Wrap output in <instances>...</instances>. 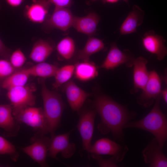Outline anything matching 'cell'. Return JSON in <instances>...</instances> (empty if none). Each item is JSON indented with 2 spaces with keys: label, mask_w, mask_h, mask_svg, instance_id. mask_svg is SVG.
Listing matches in <instances>:
<instances>
[{
  "label": "cell",
  "mask_w": 167,
  "mask_h": 167,
  "mask_svg": "<svg viewBox=\"0 0 167 167\" xmlns=\"http://www.w3.org/2000/svg\"><path fill=\"white\" fill-rule=\"evenodd\" d=\"M91 105L101 118L97 126L99 131L103 134L111 133L114 139L123 142L125 126L135 118L136 113L101 92L95 94Z\"/></svg>",
  "instance_id": "cell-1"
},
{
  "label": "cell",
  "mask_w": 167,
  "mask_h": 167,
  "mask_svg": "<svg viewBox=\"0 0 167 167\" xmlns=\"http://www.w3.org/2000/svg\"><path fill=\"white\" fill-rule=\"evenodd\" d=\"M161 94L156 99L152 109L142 119L134 122H129L125 128H134L148 131L152 134L157 139L163 150L167 139V119L160 108Z\"/></svg>",
  "instance_id": "cell-2"
},
{
  "label": "cell",
  "mask_w": 167,
  "mask_h": 167,
  "mask_svg": "<svg viewBox=\"0 0 167 167\" xmlns=\"http://www.w3.org/2000/svg\"><path fill=\"white\" fill-rule=\"evenodd\" d=\"M41 81L43 110L51 137L55 135L56 131L60 126L62 113L66 106L59 94L49 90L45 79Z\"/></svg>",
  "instance_id": "cell-3"
},
{
  "label": "cell",
  "mask_w": 167,
  "mask_h": 167,
  "mask_svg": "<svg viewBox=\"0 0 167 167\" xmlns=\"http://www.w3.org/2000/svg\"><path fill=\"white\" fill-rule=\"evenodd\" d=\"M36 90V85L33 83L8 90L7 95L10 102L14 117L25 108L35 105L36 97L34 93Z\"/></svg>",
  "instance_id": "cell-4"
},
{
  "label": "cell",
  "mask_w": 167,
  "mask_h": 167,
  "mask_svg": "<svg viewBox=\"0 0 167 167\" xmlns=\"http://www.w3.org/2000/svg\"><path fill=\"white\" fill-rule=\"evenodd\" d=\"M14 117L19 124H25L33 129L35 133L32 137L45 135L49 133L47 121L41 108L27 107Z\"/></svg>",
  "instance_id": "cell-5"
},
{
  "label": "cell",
  "mask_w": 167,
  "mask_h": 167,
  "mask_svg": "<svg viewBox=\"0 0 167 167\" xmlns=\"http://www.w3.org/2000/svg\"><path fill=\"white\" fill-rule=\"evenodd\" d=\"M79 121L76 126L82 140L83 149L88 153L92 145L94 130V122L97 112L92 105L91 108L82 107L77 111Z\"/></svg>",
  "instance_id": "cell-6"
},
{
  "label": "cell",
  "mask_w": 167,
  "mask_h": 167,
  "mask_svg": "<svg viewBox=\"0 0 167 167\" xmlns=\"http://www.w3.org/2000/svg\"><path fill=\"white\" fill-rule=\"evenodd\" d=\"M128 150L126 144L117 143L109 138H102L92 144L89 153L111 155L119 162L123 159Z\"/></svg>",
  "instance_id": "cell-7"
},
{
  "label": "cell",
  "mask_w": 167,
  "mask_h": 167,
  "mask_svg": "<svg viewBox=\"0 0 167 167\" xmlns=\"http://www.w3.org/2000/svg\"><path fill=\"white\" fill-rule=\"evenodd\" d=\"M50 142V138L45 135L33 137L31 139V144L22 147V150L35 162L43 167L49 166L46 156Z\"/></svg>",
  "instance_id": "cell-8"
},
{
  "label": "cell",
  "mask_w": 167,
  "mask_h": 167,
  "mask_svg": "<svg viewBox=\"0 0 167 167\" xmlns=\"http://www.w3.org/2000/svg\"><path fill=\"white\" fill-rule=\"evenodd\" d=\"M135 58L129 50L122 51L114 42L111 44L106 58L99 67L107 70H113L122 64L131 67L133 66Z\"/></svg>",
  "instance_id": "cell-9"
},
{
  "label": "cell",
  "mask_w": 167,
  "mask_h": 167,
  "mask_svg": "<svg viewBox=\"0 0 167 167\" xmlns=\"http://www.w3.org/2000/svg\"><path fill=\"white\" fill-rule=\"evenodd\" d=\"M74 129L67 133L58 135H54L51 137L48 156L58 160L57 155L60 152L63 158L66 159L71 158L74 155L76 146L74 143L70 142L69 136Z\"/></svg>",
  "instance_id": "cell-10"
},
{
  "label": "cell",
  "mask_w": 167,
  "mask_h": 167,
  "mask_svg": "<svg viewBox=\"0 0 167 167\" xmlns=\"http://www.w3.org/2000/svg\"><path fill=\"white\" fill-rule=\"evenodd\" d=\"M148 81L142 92L137 98L138 104L143 107L151 106L161 94V79L157 73L153 70L149 72Z\"/></svg>",
  "instance_id": "cell-11"
},
{
  "label": "cell",
  "mask_w": 167,
  "mask_h": 167,
  "mask_svg": "<svg viewBox=\"0 0 167 167\" xmlns=\"http://www.w3.org/2000/svg\"><path fill=\"white\" fill-rule=\"evenodd\" d=\"M74 16L69 8L55 7L51 15L44 23V28L47 30L58 29L66 31L72 27Z\"/></svg>",
  "instance_id": "cell-12"
},
{
  "label": "cell",
  "mask_w": 167,
  "mask_h": 167,
  "mask_svg": "<svg viewBox=\"0 0 167 167\" xmlns=\"http://www.w3.org/2000/svg\"><path fill=\"white\" fill-rule=\"evenodd\" d=\"M143 46L148 52L155 54L159 61L163 60L167 54L165 40L161 36L151 30L146 32L142 39Z\"/></svg>",
  "instance_id": "cell-13"
},
{
  "label": "cell",
  "mask_w": 167,
  "mask_h": 167,
  "mask_svg": "<svg viewBox=\"0 0 167 167\" xmlns=\"http://www.w3.org/2000/svg\"><path fill=\"white\" fill-rule=\"evenodd\" d=\"M162 150L157 139H152L142 152L145 163L151 167H167V158Z\"/></svg>",
  "instance_id": "cell-14"
},
{
  "label": "cell",
  "mask_w": 167,
  "mask_h": 167,
  "mask_svg": "<svg viewBox=\"0 0 167 167\" xmlns=\"http://www.w3.org/2000/svg\"><path fill=\"white\" fill-rule=\"evenodd\" d=\"M63 90L65 92L67 101L71 109L77 111L84 105L86 99L91 96L70 80L64 84Z\"/></svg>",
  "instance_id": "cell-15"
},
{
  "label": "cell",
  "mask_w": 167,
  "mask_h": 167,
  "mask_svg": "<svg viewBox=\"0 0 167 167\" xmlns=\"http://www.w3.org/2000/svg\"><path fill=\"white\" fill-rule=\"evenodd\" d=\"M20 124L12 114L11 105L0 104V127L4 131V136H16L20 129Z\"/></svg>",
  "instance_id": "cell-16"
},
{
  "label": "cell",
  "mask_w": 167,
  "mask_h": 167,
  "mask_svg": "<svg viewBox=\"0 0 167 167\" xmlns=\"http://www.w3.org/2000/svg\"><path fill=\"white\" fill-rule=\"evenodd\" d=\"M148 62L142 57L135 58L133 66V87L130 90L131 94H135L139 90H142L146 85L149 74L147 68Z\"/></svg>",
  "instance_id": "cell-17"
},
{
  "label": "cell",
  "mask_w": 167,
  "mask_h": 167,
  "mask_svg": "<svg viewBox=\"0 0 167 167\" xmlns=\"http://www.w3.org/2000/svg\"><path fill=\"white\" fill-rule=\"evenodd\" d=\"M100 20L97 14L91 12L85 16H74L72 27L77 32L90 36L95 34Z\"/></svg>",
  "instance_id": "cell-18"
},
{
  "label": "cell",
  "mask_w": 167,
  "mask_h": 167,
  "mask_svg": "<svg viewBox=\"0 0 167 167\" xmlns=\"http://www.w3.org/2000/svg\"><path fill=\"white\" fill-rule=\"evenodd\" d=\"M48 0H32V3L26 6L25 14L31 22L44 23L47 17L49 6Z\"/></svg>",
  "instance_id": "cell-19"
},
{
  "label": "cell",
  "mask_w": 167,
  "mask_h": 167,
  "mask_svg": "<svg viewBox=\"0 0 167 167\" xmlns=\"http://www.w3.org/2000/svg\"><path fill=\"white\" fill-rule=\"evenodd\" d=\"M144 16V11L138 6L134 5L120 28L121 35L136 32L137 28L143 23Z\"/></svg>",
  "instance_id": "cell-20"
},
{
  "label": "cell",
  "mask_w": 167,
  "mask_h": 167,
  "mask_svg": "<svg viewBox=\"0 0 167 167\" xmlns=\"http://www.w3.org/2000/svg\"><path fill=\"white\" fill-rule=\"evenodd\" d=\"M75 65L74 74L75 78L79 81H88L98 75L99 66L89 60H82Z\"/></svg>",
  "instance_id": "cell-21"
},
{
  "label": "cell",
  "mask_w": 167,
  "mask_h": 167,
  "mask_svg": "<svg viewBox=\"0 0 167 167\" xmlns=\"http://www.w3.org/2000/svg\"><path fill=\"white\" fill-rule=\"evenodd\" d=\"M55 49L54 45L49 41L39 40L34 44L30 54L29 58L38 63L44 62Z\"/></svg>",
  "instance_id": "cell-22"
},
{
  "label": "cell",
  "mask_w": 167,
  "mask_h": 167,
  "mask_svg": "<svg viewBox=\"0 0 167 167\" xmlns=\"http://www.w3.org/2000/svg\"><path fill=\"white\" fill-rule=\"evenodd\" d=\"M103 41L97 38L90 36L87 40L83 49L78 50L77 58L82 60H89L92 54L105 49Z\"/></svg>",
  "instance_id": "cell-23"
},
{
  "label": "cell",
  "mask_w": 167,
  "mask_h": 167,
  "mask_svg": "<svg viewBox=\"0 0 167 167\" xmlns=\"http://www.w3.org/2000/svg\"><path fill=\"white\" fill-rule=\"evenodd\" d=\"M27 68L17 70L2 82V87L7 89L26 84L30 76Z\"/></svg>",
  "instance_id": "cell-24"
},
{
  "label": "cell",
  "mask_w": 167,
  "mask_h": 167,
  "mask_svg": "<svg viewBox=\"0 0 167 167\" xmlns=\"http://www.w3.org/2000/svg\"><path fill=\"white\" fill-rule=\"evenodd\" d=\"M59 68L56 65L43 62L27 69L30 76L45 79L54 76Z\"/></svg>",
  "instance_id": "cell-25"
},
{
  "label": "cell",
  "mask_w": 167,
  "mask_h": 167,
  "mask_svg": "<svg viewBox=\"0 0 167 167\" xmlns=\"http://www.w3.org/2000/svg\"><path fill=\"white\" fill-rule=\"evenodd\" d=\"M58 54L63 59L68 60L74 56L75 51V45L74 40L70 36L61 39L56 47Z\"/></svg>",
  "instance_id": "cell-26"
},
{
  "label": "cell",
  "mask_w": 167,
  "mask_h": 167,
  "mask_svg": "<svg viewBox=\"0 0 167 167\" xmlns=\"http://www.w3.org/2000/svg\"><path fill=\"white\" fill-rule=\"evenodd\" d=\"M75 65L68 64L59 68L55 75V81L53 84L54 88L57 89L70 80L74 74Z\"/></svg>",
  "instance_id": "cell-27"
},
{
  "label": "cell",
  "mask_w": 167,
  "mask_h": 167,
  "mask_svg": "<svg viewBox=\"0 0 167 167\" xmlns=\"http://www.w3.org/2000/svg\"><path fill=\"white\" fill-rule=\"evenodd\" d=\"M9 155L12 159L16 162L19 154L15 146L4 138L0 136V155Z\"/></svg>",
  "instance_id": "cell-28"
},
{
  "label": "cell",
  "mask_w": 167,
  "mask_h": 167,
  "mask_svg": "<svg viewBox=\"0 0 167 167\" xmlns=\"http://www.w3.org/2000/svg\"><path fill=\"white\" fill-rule=\"evenodd\" d=\"M26 58L22 50L19 48L11 54L9 61L16 69H20L25 63Z\"/></svg>",
  "instance_id": "cell-29"
},
{
  "label": "cell",
  "mask_w": 167,
  "mask_h": 167,
  "mask_svg": "<svg viewBox=\"0 0 167 167\" xmlns=\"http://www.w3.org/2000/svg\"><path fill=\"white\" fill-rule=\"evenodd\" d=\"M17 70L9 60L3 58L0 59V81L2 82Z\"/></svg>",
  "instance_id": "cell-30"
},
{
  "label": "cell",
  "mask_w": 167,
  "mask_h": 167,
  "mask_svg": "<svg viewBox=\"0 0 167 167\" xmlns=\"http://www.w3.org/2000/svg\"><path fill=\"white\" fill-rule=\"evenodd\" d=\"M92 157L95 160L100 167H117L118 163L113 157L105 159L99 155L90 153Z\"/></svg>",
  "instance_id": "cell-31"
},
{
  "label": "cell",
  "mask_w": 167,
  "mask_h": 167,
  "mask_svg": "<svg viewBox=\"0 0 167 167\" xmlns=\"http://www.w3.org/2000/svg\"><path fill=\"white\" fill-rule=\"evenodd\" d=\"M51 5L54 4L55 7L69 8L73 4V0H48Z\"/></svg>",
  "instance_id": "cell-32"
},
{
  "label": "cell",
  "mask_w": 167,
  "mask_h": 167,
  "mask_svg": "<svg viewBox=\"0 0 167 167\" xmlns=\"http://www.w3.org/2000/svg\"><path fill=\"white\" fill-rule=\"evenodd\" d=\"M11 50L8 48L0 38V56L3 59L9 60Z\"/></svg>",
  "instance_id": "cell-33"
},
{
  "label": "cell",
  "mask_w": 167,
  "mask_h": 167,
  "mask_svg": "<svg viewBox=\"0 0 167 167\" xmlns=\"http://www.w3.org/2000/svg\"><path fill=\"white\" fill-rule=\"evenodd\" d=\"M8 4L11 6L16 7L19 6L24 0H6Z\"/></svg>",
  "instance_id": "cell-34"
},
{
  "label": "cell",
  "mask_w": 167,
  "mask_h": 167,
  "mask_svg": "<svg viewBox=\"0 0 167 167\" xmlns=\"http://www.w3.org/2000/svg\"><path fill=\"white\" fill-rule=\"evenodd\" d=\"M161 95L162 96L165 102L167 103V88H165L163 90H162L161 92Z\"/></svg>",
  "instance_id": "cell-35"
},
{
  "label": "cell",
  "mask_w": 167,
  "mask_h": 167,
  "mask_svg": "<svg viewBox=\"0 0 167 167\" xmlns=\"http://www.w3.org/2000/svg\"><path fill=\"white\" fill-rule=\"evenodd\" d=\"M119 0H103L104 3H115L118 2Z\"/></svg>",
  "instance_id": "cell-36"
},
{
  "label": "cell",
  "mask_w": 167,
  "mask_h": 167,
  "mask_svg": "<svg viewBox=\"0 0 167 167\" xmlns=\"http://www.w3.org/2000/svg\"><path fill=\"white\" fill-rule=\"evenodd\" d=\"M124 2L126 3L127 4L129 5V0H123Z\"/></svg>",
  "instance_id": "cell-37"
},
{
  "label": "cell",
  "mask_w": 167,
  "mask_h": 167,
  "mask_svg": "<svg viewBox=\"0 0 167 167\" xmlns=\"http://www.w3.org/2000/svg\"><path fill=\"white\" fill-rule=\"evenodd\" d=\"M90 0V1L91 2H93L97 0Z\"/></svg>",
  "instance_id": "cell-38"
}]
</instances>
